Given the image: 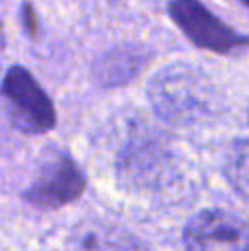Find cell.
Wrapping results in <instances>:
<instances>
[{
	"mask_svg": "<svg viewBox=\"0 0 249 251\" xmlns=\"http://www.w3.org/2000/svg\"><path fill=\"white\" fill-rule=\"evenodd\" d=\"M150 101L159 117L174 126L201 124L214 113V93L205 73L194 66L172 64L150 82Z\"/></svg>",
	"mask_w": 249,
	"mask_h": 251,
	"instance_id": "obj_1",
	"label": "cell"
},
{
	"mask_svg": "<svg viewBox=\"0 0 249 251\" xmlns=\"http://www.w3.org/2000/svg\"><path fill=\"white\" fill-rule=\"evenodd\" d=\"M0 93L7 100L9 117L18 130L29 134H42L55 128V106L25 66H11L7 71Z\"/></svg>",
	"mask_w": 249,
	"mask_h": 251,
	"instance_id": "obj_2",
	"label": "cell"
},
{
	"mask_svg": "<svg viewBox=\"0 0 249 251\" xmlns=\"http://www.w3.org/2000/svg\"><path fill=\"white\" fill-rule=\"evenodd\" d=\"M168 13L172 22L185 33V38L199 49L214 53H232L236 49L249 47L247 35L227 26L201 0H172L168 4Z\"/></svg>",
	"mask_w": 249,
	"mask_h": 251,
	"instance_id": "obj_3",
	"label": "cell"
},
{
	"mask_svg": "<svg viewBox=\"0 0 249 251\" xmlns=\"http://www.w3.org/2000/svg\"><path fill=\"white\" fill-rule=\"evenodd\" d=\"M84 187H86V178L82 170L75 165V161L66 152L53 150L40 163L33 183L25 192V199L33 207L57 209L77 201Z\"/></svg>",
	"mask_w": 249,
	"mask_h": 251,
	"instance_id": "obj_4",
	"label": "cell"
},
{
	"mask_svg": "<svg viewBox=\"0 0 249 251\" xmlns=\"http://www.w3.org/2000/svg\"><path fill=\"white\" fill-rule=\"evenodd\" d=\"M188 251H249V221L225 209H205L183 231Z\"/></svg>",
	"mask_w": 249,
	"mask_h": 251,
	"instance_id": "obj_5",
	"label": "cell"
},
{
	"mask_svg": "<svg viewBox=\"0 0 249 251\" xmlns=\"http://www.w3.org/2000/svg\"><path fill=\"white\" fill-rule=\"evenodd\" d=\"M75 251H148L132 231L110 221L88 218L73 231Z\"/></svg>",
	"mask_w": 249,
	"mask_h": 251,
	"instance_id": "obj_6",
	"label": "cell"
},
{
	"mask_svg": "<svg viewBox=\"0 0 249 251\" xmlns=\"http://www.w3.org/2000/svg\"><path fill=\"white\" fill-rule=\"evenodd\" d=\"M150 60V51L144 47H115L110 51H106L104 55H100L93 64V75H95L97 84L106 88L122 86L128 84L141 73L146 64Z\"/></svg>",
	"mask_w": 249,
	"mask_h": 251,
	"instance_id": "obj_7",
	"label": "cell"
},
{
	"mask_svg": "<svg viewBox=\"0 0 249 251\" xmlns=\"http://www.w3.org/2000/svg\"><path fill=\"white\" fill-rule=\"evenodd\" d=\"M227 176L238 194L249 199V139L238 141L227 159Z\"/></svg>",
	"mask_w": 249,
	"mask_h": 251,
	"instance_id": "obj_8",
	"label": "cell"
},
{
	"mask_svg": "<svg viewBox=\"0 0 249 251\" xmlns=\"http://www.w3.org/2000/svg\"><path fill=\"white\" fill-rule=\"evenodd\" d=\"M22 25H25L26 33H29V38H35L38 35V16H35V9L33 4L26 0V2H22Z\"/></svg>",
	"mask_w": 249,
	"mask_h": 251,
	"instance_id": "obj_9",
	"label": "cell"
},
{
	"mask_svg": "<svg viewBox=\"0 0 249 251\" xmlns=\"http://www.w3.org/2000/svg\"><path fill=\"white\" fill-rule=\"evenodd\" d=\"M241 2H243V4H245V7H247V9H249V0H241Z\"/></svg>",
	"mask_w": 249,
	"mask_h": 251,
	"instance_id": "obj_10",
	"label": "cell"
},
{
	"mask_svg": "<svg viewBox=\"0 0 249 251\" xmlns=\"http://www.w3.org/2000/svg\"><path fill=\"white\" fill-rule=\"evenodd\" d=\"M0 31H2V25H0Z\"/></svg>",
	"mask_w": 249,
	"mask_h": 251,
	"instance_id": "obj_11",
	"label": "cell"
}]
</instances>
